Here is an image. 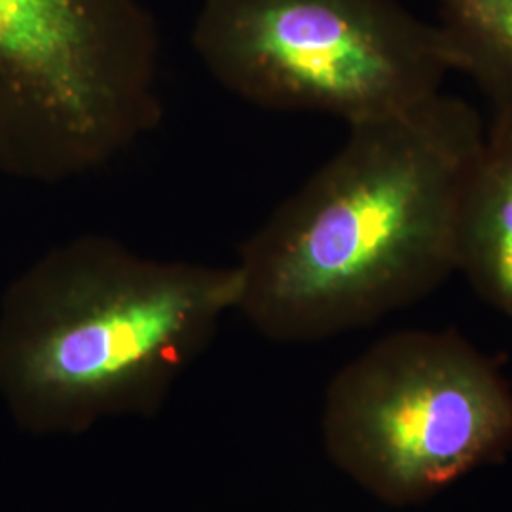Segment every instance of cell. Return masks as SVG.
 Wrapping results in <instances>:
<instances>
[{
	"mask_svg": "<svg viewBox=\"0 0 512 512\" xmlns=\"http://www.w3.org/2000/svg\"><path fill=\"white\" fill-rule=\"evenodd\" d=\"M440 92L348 139L241 245L238 313L268 340L310 344L418 304L458 274L463 192L484 141Z\"/></svg>",
	"mask_w": 512,
	"mask_h": 512,
	"instance_id": "obj_1",
	"label": "cell"
},
{
	"mask_svg": "<svg viewBox=\"0 0 512 512\" xmlns=\"http://www.w3.org/2000/svg\"><path fill=\"white\" fill-rule=\"evenodd\" d=\"M238 264L154 258L109 236L38 256L0 300V399L37 437L156 416L238 311Z\"/></svg>",
	"mask_w": 512,
	"mask_h": 512,
	"instance_id": "obj_2",
	"label": "cell"
},
{
	"mask_svg": "<svg viewBox=\"0 0 512 512\" xmlns=\"http://www.w3.org/2000/svg\"><path fill=\"white\" fill-rule=\"evenodd\" d=\"M162 40L141 0H0V175L82 179L164 118Z\"/></svg>",
	"mask_w": 512,
	"mask_h": 512,
	"instance_id": "obj_3",
	"label": "cell"
},
{
	"mask_svg": "<svg viewBox=\"0 0 512 512\" xmlns=\"http://www.w3.org/2000/svg\"><path fill=\"white\" fill-rule=\"evenodd\" d=\"M334 467L389 507H416L512 454V384L458 330L387 334L330 380Z\"/></svg>",
	"mask_w": 512,
	"mask_h": 512,
	"instance_id": "obj_4",
	"label": "cell"
},
{
	"mask_svg": "<svg viewBox=\"0 0 512 512\" xmlns=\"http://www.w3.org/2000/svg\"><path fill=\"white\" fill-rule=\"evenodd\" d=\"M192 46L243 101L348 128L420 105L452 71L437 25L401 0H203Z\"/></svg>",
	"mask_w": 512,
	"mask_h": 512,
	"instance_id": "obj_5",
	"label": "cell"
},
{
	"mask_svg": "<svg viewBox=\"0 0 512 512\" xmlns=\"http://www.w3.org/2000/svg\"><path fill=\"white\" fill-rule=\"evenodd\" d=\"M458 272L512 319V112H494L463 192Z\"/></svg>",
	"mask_w": 512,
	"mask_h": 512,
	"instance_id": "obj_6",
	"label": "cell"
},
{
	"mask_svg": "<svg viewBox=\"0 0 512 512\" xmlns=\"http://www.w3.org/2000/svg\"><path fill=\"white\" fill-rule=\"evenodd\" d=\"M442 48L452 71L467 74L494 112H512V0H439Z\"/></svg>",
	"mask_w": 512,
	"mask_h": 512,
	"instance_id": "obj_7",
	"label": "cell"
}]
</instances>
